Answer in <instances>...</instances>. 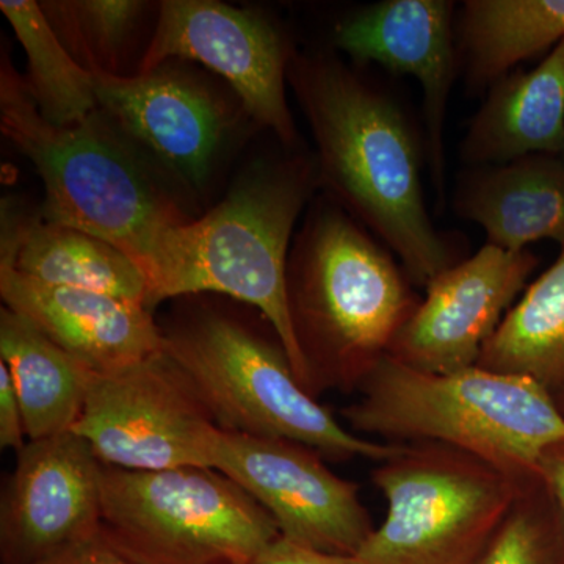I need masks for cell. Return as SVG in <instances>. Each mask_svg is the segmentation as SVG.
Instances as JSON below:
<instances>
[{
  "instance_id": "obj_2",
  "label": "cell",
  "mask_w": 564,
  "mask_h": 564,
  "mask_svg": "<svg viewBox=\"0 0 564 564\" xmlns=\"http://www.w3.org/2000/svg\"><path fill=\"white\" fill-rule=\"evenodd\" d=\"M344 408L352 433L400 444L434 443L477 456L519 480H536L549 445L564 440V414L543 386L475 366L429 373L386 355Z\"/></svg>"
},
{
  "instance_id": "obj_15",
  "label": "cell",
  "mask_w": 564,
  "mask_h": 564,
  "mask_svg": "<svg viewBox=\"0 0 564 564\" xmlns=\"http://www.w3.org/2000/svg\"><path fill=\"white\" fill-rule=\"evenodd\" d=\"M96 98L122 131L181 180L202 185L225 140V111L195 82L154 69L126 77L93 73Z\"/></svg>"
},
{
  "instance_id": "obj_9",
  "label": "cell",
  "mask_w": 564,
  "mask_h": 564,
  "mask_svg": "<svg viewBox=\"0 0 564 564\" xmlns=\"http://www.w3.org/2000/svg\"><path fill=\"white\" fill-rule=\"evenodd\" d=\"M220 426L165 350L110 373H90L73 432L106 466L210 467Z\"/></svg>"
},
{
  "instance_id": "obj_21",
  "label": "cell",
  "mask_w": 564,
  "mask_h": 564,
  "mask_svg": "<svg viewBox=\"0 0 564 564\" xmlns=\"http://www.w3.org/2000/svg\"><path fill=\"white\" fill-rule=\"evenodd\" d=\"M477 366L530 378L556 403L564 399V247L505 315Z\"/></svg>"
},
{
  "instance_id": "obj_3",
  "label": "cell",
  "mask_w": 564,
  "mask_h": 564,
  "mask_svg": "<svg viewBox=\"0 0 564 564\" xmlns=\"http://www.w3.org/2000/svg\"><path fill=\"white\" fill-rule=\"evenodd\" d=\"M310 170H254L215 209L166 231L147 273L151 310L166 299L220 293L261 311L311 393L289 303L288 248L310 195Z\"/></svg>"
},
{
  "instance_id": "obj_4",
  "label": "cell",
  "mask_w": 564,
  "mask_h": 564,
  "mask_svg": "<svg viewBox=\"0 0 564 564\" xmlns=\"http://www.w3.org/2000/svg\"><path fill=\"white\" fill-rule=\"evenodd\" d=\"M289 303L314 395L358 389L417 306L391 254L332 209L304 229Z\"/></svg>"
},
{
  "instance_id": "obj_20",
  "label": "cell",
  "mask_w": 564,
  "mask_h": 564,
  "mask_svg": "<svg viewBox=\"0 0 564 564\" xmlns=\"http://www.w3.org/2000/svg\"><path fill=\"white\" fill-rule=\"evenodd\" d=\"M0 362L9 369L20 397L29 440L73 432L90 370L9 307L0 311Z\"/></svg>"
},
{
  "instance_id": "obj_13",
  "label": "cell",
  "mask_w": 564,
  "mask_h": 564,
  "mask_svg": "<svg viewBox=\"0 0 564 564\" xmlns=\"http://www.w3.org/2000/svg\"><path fill=\"white\" fill-rule=\"evenodd\" d=\"M0 503L6 564H33L101 529L102 463L74 432L29 441Z\"/></svg>"
},
{
  "instance_id": "obj_8",
  "label": "cell",
  "mask_w": 564,
  "mask_h": 564,
  "mask_svg": "<svg viewBox=\"0 0 564 564\" xmlns=\"http://www.w3.org/2000/svg\"><path fill=\"white\" fill-rule=\"evenodd\" d=\"M101 527L140 564H252L281 536L272 516L212 467L102 464Z\"/></svg>"
},
{
  "instance_id": "obj_17",
  "label": "cell",
  "mask_w": 564,
  "mask_h": 564,
  "mask_svg": "<svg viewBox=\"0 0 564 564\" xmlns=\"http://www.w3.org/2000/svg\"><path fill=\"white\" fill-rule=\"evenodd\" d=\"M456 214L485 229L489 245L524 251L538 240L564 247V162L533 154L467 174L455 196Z\"/></svg>"
},
{
  "instance_id": "obj_27",
  "label": "cell",
  "mask_w": 564,
  "mask_h": 564,
  "mask_svg": "<svg viewBox=\"0 0 564 564\" xmlns=\"http://www.w3.org/2000/svg\"><path fill=\"white\" fill-rule=\"evenodd\" d=\"M24 413L6 364L0 362V447L20 452L24 447Z\"/></svg>"
},
{
  "instance_id": "obj_6",
  "label": "cell",
  "mask_w": 564,
  "mask_h": 564,
  "mask_svg": "<svg viewBox=\"0 0 564 564\" xmlns=\"http://www.w3.org/2000/svg\"><path fill=\"white\" fill-rule=\"evenodd\" d=\"M163 350L221 430L280 437L334 459L381 463L402 444L352 433L307 391L281 345L242 323L207 314L163 333Z\"/></svg>"
},
{
  "instance_id": "obj_5",
  "label": "cell",
  "mask_w": 564,
  "mask_h": 564,
  "mask_svg": "<svg viewBox=\"0 0 564 564\" xmlns=\"http://www.w3.org/2000/svg\"><path fill=\"white\" fill-rule=\"evenodd\" d=\"M0 126L43 181L44 221L113 245L144 276L166 231L184 220L140 163L93 118L68 128L44 120L10 65L0 77Z\"/></svg>"
},
{
  "instance_id": "obj_29",
  "label": "cell",
  "mask_w": 564,
  "mask_h": 564,
  "mask_svg": "<svg viewBox=\"0 0 564 564\" xmlns=\"http://www.w3.org/2000/svg\"><path fill=\"white\" fill-rule=\"evenodd\" d=\"M538 475L564 519V440L545 448L538 463Z\"/></svg>"
},
{
  "instance_id": "obj_16",
  "label": "cell",
  "mask_w": 564,
  "mask_h": 564,
  "mask_svg": "<svg viewBox=\"0 0 564 564\" xmlns=\"http://www.w3.org/2000/svg\"><path fill=\"white\" fill-rule=\"evenodd\" d=\"M6 307L24 315L91 373H110L163 351L152 311L104 293L31 280L0 262Z\"/></svg>"
},
{
  "instance_id": "obj_12",
  "label": "cell",
  "mask_w": 564,
  "mask_h": 564,
  "mask_svg": "<svg viewBox=\"0 0 564 564\" xmlns=\"http://www.w3.org/2000/svg\"><path fill=\"white\" fill-rule=\"evenodd\" d=\"M529 250L486 245L426 285L393 340L389 356L429 373H454L477 366L486 343L513 307L536 267Z\"/></svg>"
},
{
  "instance_id": "obj_10",
  "label": "cell",
  "mask_w": 564,
  "mask_h": 564,
  "mask_svg": "<svg viewBox=\"0 0 564 564\" xmlns=\"http://www.w3.org/2000/svg\"><path fill=\"white\" fill-rule=\"evenodd\" d=\"M210 467L261 505L293 543L356 555L372 533L359 486L333 474L306 445L218 429Z\"/></svg>"
},
{
  "instance_id": "obj_1",
  "label": "cell",
  "mask_w": 564,
  "mask_h": 564,
  "mask_svg": "<svg viewBox=\"0 0 564 564\" xmlns=\"http://www.w3.org/2000/svg\"><path fill=\"white\" fill-rule=\"evenodd\" d=\"M292 77L317 141L323 177L426 289L455 263L426 210L406 118L340 63L310 58Z\"/></svg>"
},
{
  "instance_id": "obj_28",
  "label": "cell",
  "mask_w": 564,
  "mask_h": 564,
  "mask_svg": "<svg viewBox=\"0 0 564 564\" xmlns=\"http://www.w3.org/2000/svg\"><path fill=\"white\" fill-rule=\"evenodd\" d=\"M252 564H366L358 555L329 554L280 536Z\"/></svg>"
},
{
  "instance_id": "obj_23",
  "label": "cell",
  "mask_w": 564,
  "mask_h": 564,
  "mask_svg": "<svg viewBox=\"0 0 564 564\" xmlns=\"http://www.w3.org/2000/svg\"><path fill=\"white\" fill-rule=\"evenodd\" d=\"M0 10L28 55L29 90L44 120L68 128L95 117L99 107L95 76L66 50L41 6L2 0Z\"/></svg>"
},
{
  "instance_id": "obj_19",
  "label": "cell",
  "mask_w": 564,
  "mask_h": 564,
  "mask_svg": "<svg viewBox=\"0 0 564 564\" xmlns=\"http://www.w3.org/2000/svg\"><path fill=\"white\" fill-rule=\"evenodd\" d=\"M43 284L104 293L151 310L150 291L135 262L90 234L50 221L3 229L2 259Z\"/></svg>"
},
{
  "instance_id": "obj_30",
  "label": "cell",
  "mask_w": 564,
  "mask_h": 564,
  "mask_svg": "<svg viewBox=\"0 0 564 564\" xmlns=\"http://www.w3.org/2000/svg\"><path fill=\"white\" fill-rule=\"evenodd\" d=\"M558 158L562 159V161L564 162V147H563L562 152H560Z\"/></svg>"
},
{
  "instance_id": "obj_26",
  "label": "cell",
  "mask_w": 564,
  "mask_h": 564,
  "mask_svg": "<svg viewBox=\"0 0 564 564\" xmlns=\"http://www.w3.org/2000/svg\"><path fill=\"white\" fill-rule=\"evenodd\" d=\"M33 564H140L122 552L107 536L102 527L90 536L82 538L76 543L66 545L46 558Z\"/></svg>"
},
{
  "instance_id": "obj_11",
  "label": "cell",
  "mask_w": 564,
  "mask_h": 564,
  "mask_svg": "<svg viewBox=\"0 0 564 564\" xmlns=\"http://www.w3.org/2000/svg\"><path fill=\"white\" fill-rule=\"evenodd\" d=\"M198 62L231 85L245 110L284 143L295 140L285 98V44L272 22L254 10L214 0H166L141 58L139 74L169 58Z\"/></svg>"
},
{
  "instance_id": "obj_24",
  "label": "cell",
  "mask_w": 564,
  "mask_h": 564,
  "mask_svg": "<svg viewBox=\"0 0 564 564\" xmlns=\"http://www.w3.org/2000/svg\"><path fill=\"white\" fill-rule=\"evenodd\" d=\"M135 0H77L41 3L52 28L82 55L90 73L111 69L120 47L144 10Z\"/></svg>"
},
{
  "instance_id": "obj_7",
  "label": "cell",
  "mask_w": 564,
  "mask_h": 564,
  "mask_svg": "<svg viewBox=\"0 0 564 564\" xmlns=\"http://www.w3.org/2000/svg\"><path fill=\"white\" fill-rule=\"evenodd\" d=\"M372 480L388 514L356 554L366 564H477L533 481L434 443L400 445Z\"/></svg>"
},
{
  "instance_id": "obj_25",
  "label": "cell",
  "mask_w": 564,
  "mask_h": 564,
  "mask_svg": "<svg viewBox=\"0 0 564 564\" xmlns=\"http://www.w3.org/2000/svg\"><path fill=\"white\" fill-rule=\"evenodd\" d=\"M564 519L541 478L530 481L477 564H560Z\"/></svg>"
},
{
  "instance_id": "obj_22",
  "label": "cell",
  "mask_w": 564,
  "mask_h": 564,
  "mask_svg": "<svg viewBox=\"0 0 564 564\" xmlns=\"http://www.w3.org/2000/svg\"><path fill=\"white\" fill-rule=\"evenodd\" d=\"M459 31L470 84L494 85L562 43L564 0H469Z\"/></svg>"
},
{
  "instance_id": "obj_18",
  "label": "cell",
  "mask_w": 564,
  "mask_h": 564,
  "mask_svg": "<svg viewBox=\"0 0 564 564\" xmlns=\"http://www.w3.org/2000/svg\"><path fill=\"white\" fill-rule=\"evenodd\" d=\"M564 147V40L527 73L492 85L463 140L470 165L489 166L533 154L560 155Z\"/></svg>"
},
{
  "instance_id": "obj_14",
  "label": "cell",
  "mask_w": 564,
  "mask_h": 564,
  "mask_svg": "<svg viewBox=\"0 0 564 564\" xmlns=\"http://www.w3.org/2000/svg\"><path fill=\"white\" fill-rule=\"evenodd\" d=\"M356 62L413 76L423 91L429 159L437 195L444 187V126L455 79L454 2L384 0L352 13L334 32Z\"/></svg>"
}]
</instances>
